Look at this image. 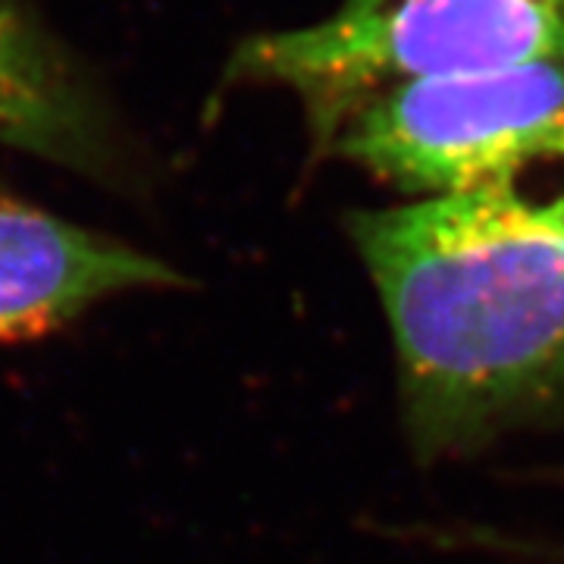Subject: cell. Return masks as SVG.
Here are the masks:
<instances>
[{
	"mask_svg": "<svg viewBox=\"0 0 564 564\" xmlns=\"http://www.w3.org/2000/svg\"><path fill=\"white\" fill-rule=\"evenodd\" d=\"M348 229L423 445L470 443L562 392L564 182L426 195Z\"/></svg>",
	"mask_w": 564,
	"mask_h": 564,
	"instance_id": "6da1fadb",
	"label": "cell"
},
{
	"mask_svg": "<svg viewBox=\"0 0 564 564\" xmlns=\"http://www.w3.org/2000/svg\"><path fill=\"white\" fill-rule=\"evenodd\" d=\"M530 63L564 66V0H345L323 22L251 39L229 76L292 88L326 144L392 85Z\"/></svg>",
	"mask_w": 564,
	"mask_h": 564,
	"instance_id": "7a4b0ae2",
	"label": "cell"
},
{
	"mask_svg": "<svg viewBox=\"0 0 564 564\" xmlns=\"http://www.w3.org/2000/svg\"><path fill=\"white\" fill-rule=\"evenodd\" d=\"M326 144L423 195L564 180V66L402 82L358 104Z\"/></svg>",
	"mask_w": 564,
	"mask_h": 564,
	"instance_id": "3957f363",
	"label": "cell"
},
{
	"mask_svg": "<svg viewBox=\"0 0 564 564\" xmlns=\"http://www.w3.org/2000/svg\"><path fill=\"white\" fill-rule=\"evenodd\" d=\"M180 282L139 248L82 229L0 185V343L32 339L107 295Z\"/></svg>",
	"mask_w": 564,
	"mask_h": 564,
	"instance_id": "277c9868",
	"label": "cell"
},
{
	"mask_svg": "<svg viewBox=\"0 0 564 564\" xmlns=\"http://www.w3.org/2000/svg\"><path fill=\"white\" fill-rule=\"evenodd\" d=\"M0 141L91 176L120 161L110 113L22 0H0Z\"/></svg>",
	"mask_w": 564,
	"mask_h": 564,
	"instance_id": "5b68a950",
	"label": "cell"
}]
</instances>
